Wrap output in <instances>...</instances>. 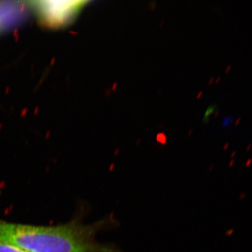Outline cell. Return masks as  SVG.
<instances>
[{"label": "cell", "mask_w": 252, "mask_h": 252, "mask_svg": "<svg viewBox=\"0 0 252 252\" xmlns=\"http://www.w3.org/2000/svg\"><path fill=\"white\" fill-rule=\"evenodd\" d=\"M119 225L109 215L91 224L79 219L65 224L43 226L3 221L0 240L14 244L28 252H123L114 244L101 243L96 236Z\"/></svg>", "instance_id": "cell-1"}, {"label": "cell", "mask_w": 252, "mask_h": 252, "mask_svg": "<svg viewBox=\"0 0 252 252\" xmlns=\"http://www.w3.org/2000/svg\"><path fill=\"white\" fill-rule=\"evenodd\" d=\"M2 220H0V229H1V225H2Z\"/></svg>", "instance_id": "cell-5"}, {"label": "cell", "mask_w": 252, "mask_h": 252, "mask_svg": "<svg viewBox=\"0 0 252 252\" xmlns=\"http://www.w3.org/2000/svg\"><path fill=\"white\" fill-rule=\"evenodd\" d=\"M0 252H28L14 244L0 240Z\"/></svg>", "instance_id": "cell-3"}, {"label": "cell", "mask_w": 252, "mask_h": 252, "mask_svg": "<svg viewBox=\"0 0 252 252\" xmlns=\"http://www.w3.org/2000/svg\"><path fill=\"white\" fill-rule=\"evenodd\" d=\"M241 120V119H240V118H239V119H238V121H237L236 123H235V124H238V123L240 122V121Z\"/></svg>", "instance_id": "cell-4"}, {"label": "cell", "mask_w": 252, "mask_h": 252, "mask_svg": "<svg viewBox=\"0 0 252 252\" xmlns=\"http://www.w3.org/2000/svg\"><path fill=\"white\" fill-rule=\"evenodd\" d=\"M41 22L51 28H61L72 22L85 4L84 1H32Z\"/></svg>", "instance_id": "cell-2"}]
</instances>
